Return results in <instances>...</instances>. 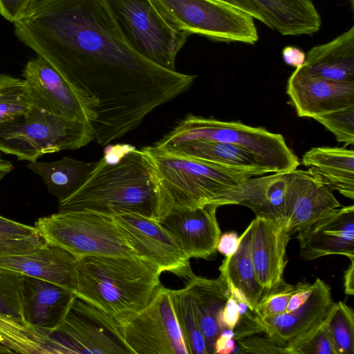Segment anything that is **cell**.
I'll list each match as a JSON object with an SVG mask.
<instances>
[{
  "label": "cell",
  "mask_w": 354,
  "mask_h": 354,
  "mask_svg": "<svg viewBox=\"0 0 354 354\" xmlns=\"http://www.w3.org/2000/svg\"><path fill=\"white\" fill-rule=\"evenodd\" d=\"M14 26L17 38L85 102L93 115L94 140L102 147L134 130L196 77L136 52L105 0H35Z\"/></svg>",
  "instance_id": "6da1fadb"
},
{
  "label": "cell",
  "mask_w": 354,
  "mask_h": 354,
  "mask_svg": "<svg viewBox=\"0 0 354 354\" xmlns=\"http://www.w3.org/2000/svg\"><path fill=\"white\" fill-rule=\"evenodd\" d=\"M151 168L158 204L156 221L174 212L207 205H236L242 184L252 172L171 153L153 145L141 149Z\"/></svg>",
  "instance_id": "7a4b0ae2"
},
{
  "label": "cell",
  "mask_w": 354,
  "mask_h": 354,
  "mask_svg": "<svg viewBox=\"0 0 354 354\" xmlns=\"http://www.w3.org/2000/svg\"><path fill=\"white\" fill-rule=\"evenodd\" d=\"M157 189L149 161L140 149L131 147L113 162L105 157L86 182L59 202L58 212L88 210L111 214L134 212L156 220Z\"/></svg>",
  "instance_id": "3957f363"
},
{
  "label": "cell",
  "mask_w": 354,
  "mask_h": 354,
  "mask_svg": "<svg viewBox=\"0 0 354 354\" xmlns=\"http://www.w3.org/2000/svg\"><path fill=\"white\" fill-rule=\"evenodd\" d=\"M161 273L140 257H83L77 261L74 293L118 320L150 301Z\"/></svg>",
  "instance_id": "277c9868"
},
{
  "label": "cell",
  "mask_w": 354,
  "mask_h": 354,
  "mask_svg": "<svg viewBox=\"0 0 354 354\" xmlns=\"http://www.w3.org/2000/svg\"><path fill=\"white\" fill-rule=\"evenodd\" d=\"M196 140L218 141L238 146L252 155L268 173L292 171L300 165L298 157L279 133L240 122H225L192 113L180 120L153 145L166 151Z\"/></svg>",
  "instance_id": "5b68a950"
},
{
  "label": "cell",
  "mask_w": 354,
  "mask_h": 354,
  "mask_svg": "<svg viewBox=\"0 0 354 354\" xmlns=\"http://www.w3.org/2000/svg\"><path fill=\"white\" fill-rule=\"evenodd\" d=\"M94 140L89 122L70 119L36 106L0 124V151L32 162L44 155L77 149Z\"/></svg>",
  "instance_id": "8992f818"
},
{
  "label": "cell",
  "mask_w": 354,
  "mask_h": 354,
  "mask_svg": "<svg viewBox=\"0 0 354 354\" xmlns=\"http://www.w3.org/2000/svg\"><path fill=\"white\" fill-rule=\"evenodd\" d=\"M35 227L46 243L77 258L140 257L111 214L88 210L57 212L39 218Z\"/></svg>",
  "instance_id": "52a82bcc"
},
{
  "label": "cell",
  "mask_w": 354,
  "mask_h": 354,
  "mask_svg": "<svg viewBox=\"0 0 354 354\" xmlns=\"http://www.w3.org/2000/svg\"><path fill=\"white\" fill-rule=\"evenodd\" d=\"M175 30L215 41L254 44L258 32L249 14L218 0H150Z\"/></svg>",
  "instance_id": "ba28073f"
},
{
  "label": "cell",
  "mask_w": 354,
  "mask_h": 354,
  "mask_svg": "<svg viewBox=\"0 0 354 354\" xmlns=\"http://www.w3.org/2000/svg\"><path fill=\"white\" fill-rule=\"evenodd\" d=\"M129 46L150 62L176 71V58L189 34L173 28L150 0H105Z\"/></svg>",
  "instance_id": "9c48e42d"
},
{
  "label": "cell",
  "mask_w": 354,
  "mask_h": 354,
  "mask_svg": "<svg viewBox=\"0 0 354 354\" xmlns=\"http://www.w3.org/2000/svg\"><path fill=\"white\" fill-rule=\"evenodd\" d=\"M116 321L133 354H189L175 313L172 290L162 285L144 308Z\"/></svg>",
  "instance_id": "30bf717a"
},
{
  "label": "cell",
  "mask_w": 354,
  "mask_h": 354,
  "mask_svg": "<svg viewBox=\"0 0 354 354\" xmlns=\"http://www.w3.org/2000/svg\"><path fill=\"white\" fill-rule=\"evenodd\" d=\"M50 334L59 354H133L116 319L77 297Z\"/></svg>",
  "instance_id": "8fae6325"
},
{
  "label": "cell",
  "mask_w": 354,
  "mask_h": 354,
  "mask_svg": "<svg viewBox=\"0 0 354 354\" xmlns=\"http://www.w3.org/2000/svg\"><path fill=\"white\" fill-rule=\"evenodd\" d=\"M112 215L140 257L161 272H171L187 280L195 275L190 259L160 222L130 212H115Z\"/></svg>",
  "instance_id": "7c38bea8"
},
{
  "label": "cell",
  "mask_w": 354,
  "mask_h": 354,
  "mask_svg": "<svg viewBox=\"0 0 354 354\" xmlns=\"http://www.w3.org/2000/svg\"><path fill=\"white\" fill-rule=\"evenodd\" d=\"M311 176L308 170L296 169L252 177L241 186L236 205L250 208L256 216L286 227L301 188Z\"/></svg>",
  "instance_id": "4fadbf2b"
},
{
  "label": "cell",
  "mask_w": 354,
  "mask_h": 354,
  "mask_svg": "<svg viewBox=\"0 0 354 354\" xmlns=\"http://www.w3.org/2000/svg\"><path fill=\"white\" fill-rule=\"evenodd\" d=\"M35 106L70 119L91 123L93 113L57 71L41 56L28 61L22 72Z\"/></svg>",
  "instance_id": "5bb4252c"
},
{
  "label": "cell",
  "mask_w": 354,
  "mask_h": 354,
  "mask_svg": "<svg viewBox=\"0 0 354 354\" xmlns=\"http://www.w3.org/2000/svg\"><path fill=\"white\" fill-rule=\"evenodd\" d=\"M286 93L299 117L313 118L354 106V82L327 80L309 73L302 66L290 76Z\"/></svg>",
  "instance_id": "9a60e30c"
},
{
  "label": "cell",
  "mask_w": 354,
  "mask_h": 354,
  "mask_svg": "<svg viewBox=\"0 0 354 354\" xmlns=\"http://www.w3.org/2000/svg\"><path fill=\"white\" fill-rule=\"evenodd\" d=\"M301 257L329 255L354 259V206L339 207L297 231Z\"/></svg>",
  "instance_id": "2e32d148"
},
{
  "label": "cell",
  "mask_w": 354,
  "mask_h": 354,
  "mask_svg": "<svg viewBox=\"0 0 354 354\" xmlns=\"http://www.w3.org/2000/svg\"><path fill=\"white\" fill-rule=\"evenodd\" d=\"M308 299L298 308L257 320L263 333L280 346L286 348L318 326L325 319L333 301L330 287L317 279Z\"/></svg>",
  "instance_id": "e0dca14e"
},
{
  "label": "cell",
  "mask_w": 354,
  "mask_h": 354,
  "mask_svg": "<svg viewBox=\"0 0 354 354\" xmlns=\"http://www.w3.org/2000/svg\"><path fill=\"white\" fill-rule=\"evenodd\" d=\"M218 207L207 205L171 212L160 223L189 258L207 259L216 250L221 232L216 219Z\"/></svg>",
  "instance_id": "ac0fdd59"
},
{
  "label": "cell",
  "mask_w": 354,
  "mask_h": 354,
  "mask_svg": "<svg viewBox=\"0 0 354 354\" xmlns=\"http://www.w3.org/2000/svg\"><path fill=\"white\" fill-rule=\"evenodd\" d=\"M250 224L251 256L257 279L269 293L283 281L291 236L286 225L261 217L256 216Z\"/></svg>",
  "instance_id": "d6986e66"
},
{
  "label": "cell",
  "mask_w": 354,
  "mask_h": 354,
  "mask_svg": "<svg viewBox=\"0 0 354 354\" xmlns=\"http://www.w3.org/2000/svg\"><path fill=\"white\" fill-rule=\"evenodd\" d=\"M78 258L48 243L18 256L0 257V268L46 280L74 292Z\"/></svg>",
  "instance_id": "ffe728a7"
},
{
  "label": "cell",
  "mask_w": 354,
  "mask_h": 354,
  "mask_svg": "<svg viewBox=\"0 0 354 354\" xmlns=\"http://www.w3.org/2000/svg\"><path fill=\"white\" fill-rule=\"evenodd\" d=\"M75 293L54 283L24 275L21 308L25 322L51 332L64 320Z\"/></svg>",
  "instance_id": "44dd1931"
},
{
  "label": "cell",
  "mask_w": 354,
  "mask_h": 354,
  "mask_svg": "<svg viewBox=\"0 0 354 354\" xmlns=\"http://www.w3.org/2000/svg\"><path fill=\"white\" fill-rule=\"evenodd\" d=\"M187 289L201 332L205 337L207 354H214V343L226 328L222 322V311L231 295V290L223 274L209 279L194 275L187 280Z\"/></svg>",
  "instance_id": "7402d4cb"
},
{
  "label": "cell",
  "mask_w": 354,
  "mask_h": 354,
  "mask_svg": "<svg viewBox=\"0 0 354 354\" xmlns=\"http://www.w3.org/2000/svg\"><path fill=\"white\" fill-rule=\"evenodd\" d=\"M266 25L282 35H310L322 26L320 15L311 0H252Z\"/></svg>",
  "instance_id": "603a6c76"
},
{
  "label": "cell",
  "mask_w": 354,
  "mask_h": 354,
  "mask_svg": "<svg viewBox=\"0 0 354 354\" xmlns=\"http://www.w3.org/2000/svg\"><path fill=\"white\" fill-rule=\"evenodd\" d=\"M302 163L333 191L354 198V151L345 147H317L306 151Z\"/></svg>",
  "instance_id": "cb8c5ba5"
},
{
  "label": "cell",
  "mask_w": 354,
  "mask_h": 354,
  "mask_svg": "<svg viewBox=\"0 0 354 354\" xmlns=\"http://www.w3.org/2000/svg\"><path fill=\"white\" fill-rule=\"evenodd\" d=\"M302 66L327 80L354 82V26L332 41L312 48Z\"/></svg>",
  "instance_id": "d4e9b609"
},
{
  "label": "cell",
  "mask_w": 354,
  "mask_h": 354,
  "mask_svg": "<svg viewBox=\"0 0 354 354\" xmlns=\"http://www.w3.org/2000/svg\"><path fill=\"white\" fill-rule=\"evenodd\" d=\"M165 151L223 167L247 171L256 176L268 174L249 152L238 146L228 143L196 140L177 145Z\"/></svg>",
  "instance_id": "484cf974"
},
{
  "label": "cell",
  "mask_w": 354,
  "mask_h": 354,
  "mask_svg": "<svg viewBox=\"0 0 354 354\" xmlns=\"http://www.w3.org/2000/svg\"><path fill=\"white\" fill-rule=\"evenodd\" d=\"M97 164L64 157L53 162H30L27 167L41 178L48 192L61 202L86 182Z\"/></svg>",
  "instance_id": "4316f807"
},
{
  "label": "cell",
  "mask_w": 354,
  "mask_h": 354,
  "mask_svg": "<svg viewBox=\"0 0 354 354\" xmlns=\"http://www.w3.org/2000/svg\"><path fill=\"white\" fill-rule=\"evenodd\" d=\"M0 353L59 354L50 332L0 313Z\"/></svg>",
  "instance_id": "83f0119b"
},
{
  "label": "cell",
  "mask_w": 354,
  "mask_h": 354,
  "mask_svg": "<svg viewBox=\"0 0 354 354\" xmlns=\"http://www.w3.org/2000/svg\"><path fill=\"white\" fill-rule=\"evenodd\" d=\"M228 284L241 292L252 309L268 294L257 281L251 256V224L240 236L236 251L225 257L219 267Z\"/></svg>",
  "instance_id": "f1b7e54d"
},
{
  "label": "cell",
  "mask_w": 354,
  "mask_h": 354,
  "mask_svg": "<svg viewBox=\"0 0 354 354\" xmlns=\"http://www.w3.org/2000/svg\"><path fill=\"white\" fill-rule=\"evenodd\" d=\"M339 207L341 204L333 191L312 174L301 188L286 229L292 236L298 230Z\"/></svg>",
  "instance_id": "f546056e"
},
{
  "label": "cell",
  "mask_w": 354,
  "mask_h": 354,
  "mask_svg": "<svg viewBox=\"0 0 354 354\" xmlns=\"http://www.w3.org/2000/svg\"><path fill=\"white\" fill-rule=\"evenodd\" d=\"M176 317L189 354H207L205 337L200 328L187 289L172 290Z\"/></svg>",
  "instance_id": "4dcf8cb0"
},
{
  "label": "cell",
  "mask_w": 354,
  "mask_h": 354,
  "mask_svg": "<svg viewBox=\"0 0 354 354\" xmlns=\"http://www.w3.org/2000/svg\"><path fill=\"white\" fill-rule=\"evenodd\" d=\"M34 106L30 89L24 79L0 75V124L26 113Z\"/></svg>",
  "instance_id": "1f68e13d"
},
{
  "label": "cell",
  "mask_w": 354,
  "mask_h": 354,
  "mask_svg": "<svg viewBox=\"0 0 354 354\" xmlns=\"http://www.w3.org/2000/svg\"><path fill=\"white\" fill-rule=\"evenodd\" d=\"M336 354H354V313L342 301L333 304L324 321Z\"/></svg>",
  "instance_id": "d6a6232c"
},
{
  "label": "cell",
  "mask_w": 354,
  "mask_h": 354,
  "mask_svg": "<svg viewBox=\"0 0 354 354\" xmlns=\"http://www.w3.org/2000/svg\"><path fill=\"white\" fill-rule=\"evenodd\" d=\"M24 274L0 268V313L23 319L21 288Z\"/></svg>",
  "instance_id": "836d02e7"
},
{
  "label": "cell",
  "mask_w": 354,
  "mask_h": 354,
  "mask_svg": "<svg viewBox=\"0 0 354 354\" xmlns=\"http://www.w3.org/2000/svg\"><path fill=\"white\" fill-rule=\"evenodd\" d=\"M314 120L322 124L335 137L346 145L354 143V106L318 115Z\"/></svg>",
  "instance_id": "e575fe53"
},
{
  "label": "cell",
  "mask_w": 354,
  "mask_h": 354,
  "mask_svg": "<svg viewBox=\"0 0 354 354\" xmlns=\"http://www.w3.org/2000/svg\"><path fill=\"white\" fill-rule=\"evenodd\" d=\"M324 321L297 342L285 348L286 354H336Z\"/></svg>",
  "instance_id": "d590c367"
},
{
  "label": "cell",
  "mask_w": 354,
  "mask_h": 354,
  "mask_svg": "<svg viewBox=\"0 0 354 354\" xmlns=\"http://www.w3.org/2000/svg\"><path fill=\"white\" fill-rule=\"evenodd\" d=\"M297 285H290L283 281L275 289L268 293L257 305L255 313L261 317L282 314L286 308Z\"/></svg>",
  "instance_id": "8d00e7d4"
},
{
  "label": "cell",
  "mask_w": 354,
  "mask_h": 354,
  "mask_svg": "<svg viewBox=\"0 0 354 354\" xmlns=\"http://www.w3.org/2000/svg\"><path fill=\"white\" fill-rule=\"evenodd\" d=\"M46 241L38 234L29 237H0V257L25 254L42 246Z\"/></svg>",
  "instance_id": "74e56055"
},
{
  "label": "cell",
  "mask_w": 354,
  "mask_h": 354,
  "mask_svg": "<svg viewBox=\"0 0 354 354\" xmlns=\"http://www.w3.org/2000/svg\"><path fill=\"white\" fill-rule=\"evenodd\" d=\"M238 342L239 350L237 353H286L284 347L280 346L268 336L253 335Z\"/></svg>",
  "instance_id": "f35d334b"
},
{
  "label": "cell",
  "mask_w": 354,
  "mask_h": 354,
  "mask_svg": "<svg viewBox=\"0 0 354 354\" xmlns=\"http://www.w3.org/2000/svg\"><path fill=\"white\" fill-rule=\"evenodd\" d=\"M37 229L0 216V237H29L38 234Z\"/></svg>",
  "instance_id": "ab89813d"
},
{
  "label": "cell",
  "mask_w": 354,
  "mask_h": 354,
  "mask_svg": "<svg viewBox=\"0 0 354 354\" xmlns=\"http://www.w3.org/2000/svg\"><path fill=\"white\" fill-rule=\"evenodd\" d=\"M34 1L0 0V14L14 24L24 15Z\"/></svg>",
  "instance_id": "60d3db41"
},
{
  "label": "cell",
  "mask_w": 354,
  "mask_h": 354,
  "mask_svg": "<svg viewBox=\"0 0 354 354\" xmlns=\"http://www.w3.org/2000/svg\"><path fill=\"white\" fill-rule=\"evenodd\" d=\"M313 290V283H297V288L290 299L286 312H291L303 305L308 299Z\"/></svg>",
  "instance_id": "b9f144b4"
},
{
  "label": "cell",
  "mask_w": 354,
  "mask_h": 354,
  "mask_svg": "<svg viewBox=\"0 0 354 354\" xmlns=\"http://www.w3.org/2000/svg\"><path fill=\"white\" fill-rule=\"evenodd\" d=\"M221 317L224 326L234 330L239 319V311L237 301L232 293L224 306Z\"/></svg>",
  "instance_id": "7bdbcfd3"
},
{
  "label": "cell",
  "mask_w": 354,
  "mask_h": 354,
  "mask_svg": "<svg viewBox=\"0 0 354 354\" xmlns=\"http://www.w3.org/2000/svg\"><path fill=\"white\" fill-rule=\"evenodd\" d=\"M240 241V236L235 232H229L221 234L216 250L225 257H230L236 251Z\"/></svg>",
  "instance_id": "ee69618b"
},
{
  "label": "cell",
  "mask_w": 354,
  "mask_h": 354,
  "mask_svg": "<svg viewBox=\"0 0 354 354\" xmlns=\"http://www.w3.org/2000/svg\"><path fill=\"white\" fill-rule=\"evenodd\" d=\"M234 333L230 328H224L214 343V354H229L235 347Z\"/></svg>",
  "instance_id": "f6af8a7d"
},
{
  "label": "cell",
  "mask_w": 354,
  "mask_h": 354,
  "mask_svg": "<svg viewBox=\"0 0 354 354\" xmlns=\"http://www.w3.org/2000/svg\"><path fill=\"white\" fill-rule=\"evenodd\" d=\"M234 6L266 24V21L252 0H218Z\"/></svg>",
  "instance_id": "bcb514c9"
},
{
  "label": "cell",
  "mask_w": 354,
  "mask_h": 354,
  "mask_svg": "<svg viewBox=\"0 0 354 354\" xmlns=\"http://www.w3.org/2000/svg\"><path fill=\"white\" fill-rule=\"evenodd\" d=\"M284 62L295 68L301 66L306 60V54L299 48L295 46H286L282 50Z\"/></svg>",
  "instance_id": "7dc6e473"
},
{
  "label": "cell",
  "mask_w": 354,
  "mask_h": 354,
  "mask_svg": "<svg viewBox=\"0 0 354 354\" xmlns=\"http://www.w3.org/2000/svg\"><path fill=\"white\" fill-rule=\"evenodd\" d=\"M351 263L344 274V292L347 295H354V259H351Z\"/></svg>",
  "instance_id": "c3c4849f"
},
{
  "label": "cell",
  "mask_w": 354,
  "mask_h": 354,
  "mask_svg": "<svg viewBox=\"0 0 354 354\" xmlns=\"http://www.w3.org/2000/svg\"><path fill=\"white\" fill-rule=\"evenodd\" d=\"M13 169L12 163L3 158L0 151V181Z\"/></svg>",
  "instance_id": "681fc988"
}]
</instances>
